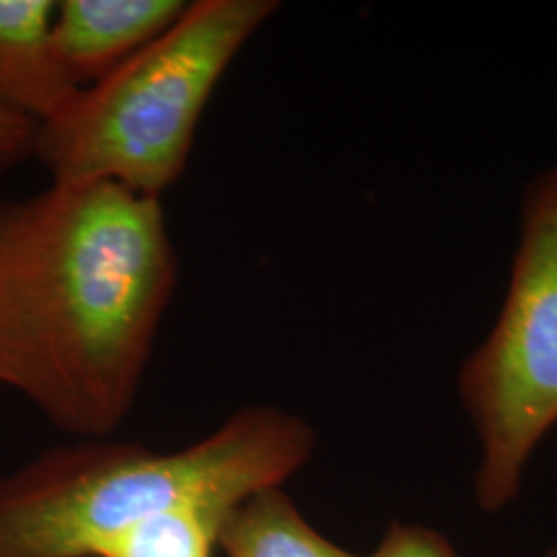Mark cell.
Listing matches in <instances>:
<instances>
[{"label":"cell","instance_id":"obj_1","mask_svg":"<svg viewBox=\"0 0 557 557\" xmlns=\"http://www.w3.org/2000/svg\"><path fill=\"white\" fill-rule=\"evenodd\" d=\"M176 285L161 199L75 180L0 202V386L75 438H110Z\"/></svg>","mask_w":557,"mask_h":557},{"label":"cell","instance_id":"obj_2","mask_svg":"<svg viewBox=\"0 0 557 557\" xmlns=\"http://www.w3.org/2000/svg\"><path fill=\"white\" fill-rule=\"evenodd\" d=\"M314 448L312 425L275 405L239 407L168 453L112 436L50 448L0 475V557H98L170 508L234 510L267 487H285Z\"/></svg>","mask_w":557,"mask_h":557},{"label":"cell","instance_id":"obj_3","mask_svg":"<svg viewBox=\"0 0 557 557\" xmlns=\"http://www.w3.org/2000/svg\"><path fill=\"white\" fill-rule=\"evenodd\" d=\"M275 0H190L158 40L38 124L52 182H114L161 199L184 174L200 119Z\"/></svg>","mask_w":557,"mask_h":557},{"label":"cell","instance_id":"obj_4","mask_svg":"<svg viewBox=\"0 0 557 557\" xmlns=\"http://www.w3.org/2000/svg\"><path fill=\"white\" fill-rule=\"evenodd\" d=\"M458 395L481 448L479 506L496 512L557 425V170L524 193L506 299L490 337L462 363Z\"/></svg>","mask_w":557,"mask_h":557},{"label":"cell","instance_id":"obj_5","mask_svg":"<svg viewBox=\"0 0 557 557\" xmlns=\"http://www.w3.org/2000/svg\"><path fill=\"white\" fill-rule=\"evenodd\" d=\"M188 0H62L52 48L69 81L85 89L139 54L186 11Z\"/></svg>","mask_w":557,"mask_h":557},{"label":"cell","instance_id":"obj_6","mask_svg":"<svg viewBox=\"0 0 557 557\" xmlns=\"http://www.w3.org/2000/svg\"><path fill=\"white\" fill-rule=\"evenodd\" d=\"M52 0H0V108L36 120L77 96L52 48Z\"/></svg>","mask_w":557,"mask_h":557},{"label":"cell","instance_id":"obj_7","mask_svg":"<svg viewBox=\"0 0 557 557\" xmlns=\"http://www.w3.org/2000/svg\"><path fill=\"white\" fill-rule=\"evenodd\" d=\"M225 557H358L301 517L283 487H267L238 504L221 524Z\"/></svg>","mask_w":557,"mask_h":557},{"label":"cell","instance_id":"obj_8","mask_svg":"<svg viewBox=\"0 0 557 557\" xmlns=\"http://www.w3.org/2000/svg\"><path fill=\"white\" fill-rule=\"evenodd\" d=\"M230 512L200 504L170 508L124 531L98 557H213Z\"/></svg>","mask_w":557,"mask_h":557},{"label":"cell","instance_id":"obj_9","mask_svg":"<svg viewBox=\"0 0 557 557\" xmlns=\"http://www.w3.org/2000/svg\"><path fill=\"white\" fill-rule=\"evenodd\" d=\"M370 557H457V554L436 531L395 522Z\"/></svg>","mask_w":557,"mask_h":557},{"label":"cell","instance_id":"obj_10","mask_svg":"<svg viewBox=\"0 0 557 557\" xmlns=\"http://www.w3.org/2000/svg\"><path fill=\"white\" fill-rule=\"evenodd\" d=\"M38 122L0 108V176L36 151Z\"/></svg>","mask_w":557,"mask_h":557}]
</instances>
